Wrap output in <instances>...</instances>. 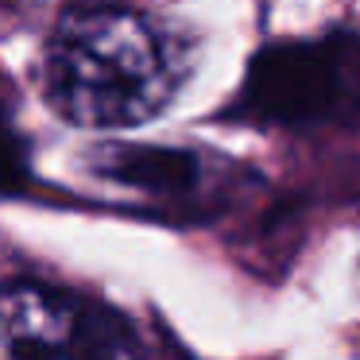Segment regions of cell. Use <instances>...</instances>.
I'll return each mask as SVG.
<instances>
[{
  "label": "cell",
  "mask_w": 360,
  "mask_h": 360,
  "mask_svg": "<svg viewBox=\"0 0 360 360\" xmlns=\"http://www.w3.org/2000/svg\"><path fill=\"white\" fill-rule=\"evenodd\" d=\"M179 89L163 32L128 8H74L43 55V94L74 128L117 132L148 124Z\"/></svg>",
  "instance_id": "1"
},
{
  "label": "cell",
  "mask_w": 360,
  "mask_h": 360,
  "mask_svg": "<svg viewBox=\"0 0 360 360\" xmlns=\"http://www.w3.org/2000/svg\"><path fill=\"white\" fill-rule=\"evenodd\" d=\"M136 349L140 341L132 326L105 306L32 279L0 287V356H20V352L124 356Z\"/></svg>",
  "instance_id": "3"
},
{
  "label": "cell",
  "mask_w": 360,
  "mask_h": 360,
  "mask_svg": "<svg viewBox=\"0 0 360 360\" xmlns=\"http://www.w3.org/2000/svg\"><path fill=\"white\" fill-rule=\"evenodd\" d=\"M229 117L279 128L360 117V32L264 47L252 58Z\"/></svg>",
  "instance_id": "2"
}]
</instances>
